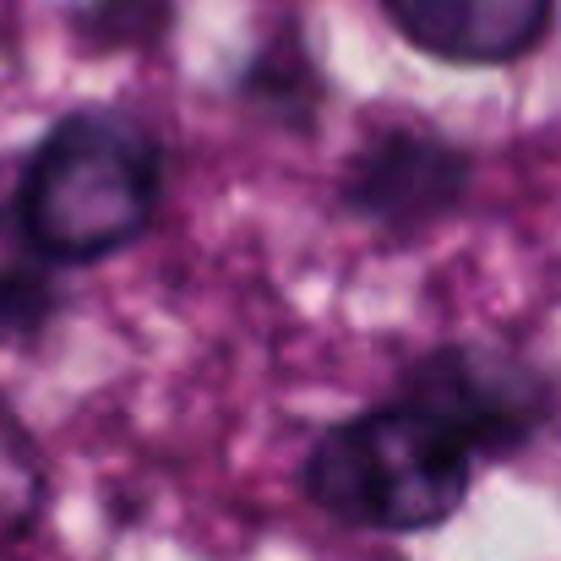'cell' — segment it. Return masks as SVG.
Returning <instances> with one entry per match:
<instances>
[{
	"instance_id": "1",
	"label": "cell",
	"mask_w": 561,
	"mask_h": 561,
	"mask_svg": "<svg viewBox=\"0 0 561 561\" xmlns=\"http://www.w3.org/2000/svg\"><path fill=\"white\" fill-rule=\"evenodd\" d=\"M164 142L115 104L66 110L16 175V218L60 267H99L131 251L164 207Z\"/></svg>"
},
{
	"instance_id": "2",
	"label": "cell",
	"mask_w": 561,
	"mask_h": 561,
	"mask_svg": "<svg viewBox=\"0 0 561 561\" xmlns=\"http://www.w3.org/2000/svg\"><path fill=\"white\" fill-rule=\"evenodd\" d=\"M474 453L403 392L328 425L306 463V502L366 535H425L458 518L474 491Z\"/></svg>"
},
{
	"instance_id": "3",
	"label": "cell",
	"mask_w": 561,
	"mask_h": 561,
	"mask_svg": "<svg viewBox=\"0 0 561 561\" xmlns=\"http://www.w3.org/2000/svg\"><path fill=\"white\" fill-rule=\"evenodd\" d=\"M398 392L425 414H436L474 453V463L529 453L561 414L557 376L546 366H535L507 344H474V339L420 355L403 371Z\"/></svg>"
},
{
	"instance_id": "4",
	"label": "cell",
	"mask_w": 561,
	"mask_h": 561,
	"mask_svg": "<svg viewBox=\"0 0 561 561\" xmlns=\"http://www.w3.org/2000/svg\"><path fill=\"white\" fill-rule=\"evenodd\" d=\"M474 186V153L431 126H381L344 170L339 202L381 240H414L453 218Z\"/></svg>"
},
{
	"instance_id": "5",
	"label": "cell",
	"mask_w": 561,
	"mask_h": 561,
	"mask_svg": "<svg viewBox=\"0 0 561 561\" xmlns=\"http://www.w3.org/2000/svg\"><path fill=\"white\" fill-rule=\"evenodd\" d=\"M376 5L403 44L463 71L518 66L557 27V0H376Z\"/></svg>"
},
{
	"instance_id": "6",
	"label": "cell",
	"mask_w": 561,
	"mask_h": 561,
	"mask_svg": "<svg viewBox=\"0 0 561 561\" xmlns=\"http://www.w3.org/2000/svg\"><path fill=\"white\" fill-rule=\"evenodd\" d=\"M66 311L60 262L27 234L11 202H0V339L33 344Z\"/></svg>"
},
{
	"instance_id": "7",
	"label": "cell",
	"mask_w": 561,
	"mask_h": 561,
	"mask_svg": "<svg viewBox=\"0 0 561 561\" xmlns=\"http://www.w3.org/2000/svg\"><path fill=\"white\" fill-rule=\"evenodd\" d=\"M322 77H317V60L306 55V38L295 22H284L273 38L256 44V55L240 66V99L262 115V121H278V126H295V131H311L317 110H322Z\"/></svg>"
},
{
	"instance_id": "8",
	"label": "cell",
	"mask_w": 561,
	"mask_h": 561,
	"mask_svg": "<svg viewBox=\"0 0 561 561\" xmlns=\"http://www.w3.org/2000/svg\"><path fill=\"white\" fill-rule=\"evenodd\" d=\"M49 513V458L27 420L0 398V561L16 557Z\"/></svg>"
},
{
	"instance_id": "9",
	"label": "cell",
	"mask_w": 561,
	"mask_h": 561,
	"mask_svg": "<svg viewBox=\"0 0 561 561\" xmlns=\"http://www.w3.org/2000/svg\"><path fill=\"white\" fill-rule=\"evenodd\" d=\"M175 22V0H71V27L93 49H153Z\"/></svg>"
}]
</instances>
